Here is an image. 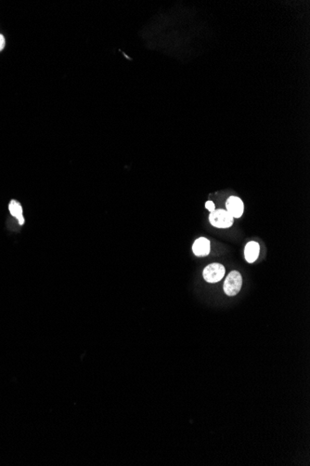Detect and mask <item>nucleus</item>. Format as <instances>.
<instances>
[{
  "label": "nucleus",
  "mask_w": 310,
  "mask_h": 466,
  "mask_svg": "<svg viewBox=\"0 0 310 466\" xmlns=\"http://www.w3.org/2000/svg\"><path fill=\"white\" fill-rule=\"evenodd\" d=\"M233 221L234 218L225 209H215L210 213V223L217 228H230Z\"/></svg>",
  "instance_id": "f257e3e1"
},
{
  "label": "nucleus",
  "mask_w": 310,
  "mask_h": 466,
  "mask_svg": "<svg viewBox=\"0 0 310 466\" xmlns=\"http://www.w3.org/2000/svg\"><path fill=\"white\" fill-rule=\"evenodd\" d=\"M243 285V279L238 271H231L224 283V291L228 296L238 294Z\"/></svg>",
  "instance_id": "f03ea898"
},
{
  "label": "nucleus",
  "mask_w": 310,
  "mask_h": 466,
  "mask_svg": "<svg viewBox=\"0 0 310 466\" xmlns=\"http://www.w3.org/2000/svg\"><path fill=\"white\" fill-rule=\"evenodd\" d=\"M203 279L208 283H217L225 276V267L221 264H211L206 266L202 273Z\"/></svg>",
  "instance_id": "7ed1b4c3"
},
{
  "label": "nucleus",
  "mask_w": 310,
  "mask_h": 466,
  "mask_svg": "<svg viewBox=\"0 0 310 466\" xmlns=\"http://www.w3.org/2000/svg\"><path fill=\"white\" fill-rule=\"evenodd\" d=\"M226 207H227V211L233 218H236V219L242 217L244 213V209H245L244 202L241 198H239L238 196L229 197V199L226 203Z\"/></svg>",
  "instance_id": "20e7f679"
},
{
  "label": "nucleus",
  "mask_w": 310,
  "mask_h": 466,
  "mask_svg": "<svg viewBox=\"0 0 310 466\" xmlns=\"http://www.w3.org/2000/svg\"><path fill=\"white\" fill-rule=\"evenodd\" d=\"M192 251L196 256L203 257L210 253V241L205 237H200L195 240L192 246Z\"/></svg>",
  "instance_id": "39448f33"
},
{
  "label": "nucleus",
  "mask_w": 310,
  "mask_h": 466,
  "mask_svg": "<svg viewBox=\"0 0 310 466\" xmlns=\"http://www.w3.org/2000/svg\"><path fill=\"white\" fill-rule=\"evenodd\" d=\"M260 247L257 242L250 241L247 243L245 249V257L249 264L254 263L259 255Z\"/></svg>",
  "instance_id": "423d86ee"
},
{
  "label": "nucleus",
  "mask_w": 310,
  "mask_h": 466,
  "mask_svg": "<svg viewBox=\"0 0 310 466\" xmlns=\"http://www.w3.org/2000/svg\"><path fill=\"white\" fill-rule=\"evenodd\" d=\"M8 209L10 214L15 217L19 223L22 225L24 223V217L22 214V208L21 204L16 200H11L8 205Z\"/></svg>",
  "instance_id": "0eeeda50"
},
{
  "label": "nucleus",
  "mask_w": 310,
  "mask_h": 466,
  "mask_svg": "<svg viewBox=\"0 0 310 466\" xmlns=\"http://www.w3.org/2000/svg\"><path fill=\"white\" fill-rule=\"evenodd\" d=\"M205 208H207L210 212H213L215 210V204L212 201H207L205 203Z\"/></svg>",
  "instance_id": "6e6552de"
},
{
  "label": "nucleus",
  "mask_w": 310,
  "mask_h": 466,
  "mask_svg": "<svg viewBox=\"0 0 310 466\" xmlns=\"http://www.w3.org/2000/svg\"><path fill=\"white\" fill-rule=\"evenodd\" d=\"M5 47V38L2 35H0V51L4 49Z\"/></svg>",
  "instance_id": "1a4fd4ad"
}]
</instances>
